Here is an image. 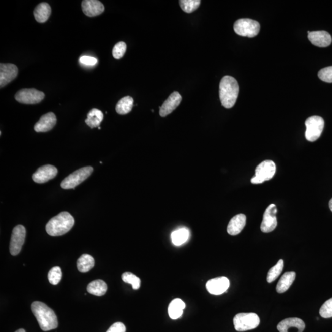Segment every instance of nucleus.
I'll use <instances>...</instances> for the list:
<instances>
[{
    "instance_id": "2eb2a0df",
    "label": "nucleus",
    "mask_w": 332,
    "mask_h": 332,
    "mask_svg": "<svg viewBox=\"0 0 332 332\" xmlns=\"http://www.w3.org/2000/svg\"><path fill=\"white\" fill-rule=\"evenodd\" d=\"M18 69L12 64H0V87L4 88L17 77Z\"/></svg>"
},
{
    "instance_id": "5701e85b",
    "label": "nucleus",
    "mask_w": 332,
    "mask_h": 332,
    "mask_svg": "<svg viewBox=\"0 0 332 332\" xmlns=\"http://www.w3.org/2000/svg\"><path fill=\"white\" fill-rule=\"evenodd\" d=\"M51 8L47 3H41L35 8L34 15L38 23H44L47 21L51 15Z\"/></svg>"
},
{
    "instance_id": "f3484780",
    "label": "nucleus",
    "mask_w": 332,
    "mask_h": 332,
    "mask_svg": "<svg viewBox=\"0 0 332 332\" xmlns=\"http://www.w3.org/2000/svg\"><path fill=\"white\" fill-rule=\"evenodd\" d=\"M56 122V116L53 113H46L41 117L40 120L35 125L34 130L37 132L50 131L55 126Z\"/></svg>"
},
{
    "instance_id": "b1692460",
    "label": "nucleus",
    "mask_w": 332,
    "mask_h": 332,
    "mask_svg": "<svg viewBox=\"0 0 332 332\" xmlns=\"http://www.w3.org/2000/svg\"><path fill=\"white\" fill-rule=\"evenodd\" d=\"M107 284L102 280H95L91 282L87 287V291L92 295L98 296L104 295L107 292Z\"/></svg>"
},
{
    "instance_id": "393cba45",
    "label": "nucleus",
    "mask_w": 332,
    "mask_h": 332,
    "mask_svg": "<svg viewBox=\"0 0 332 332\" xmlns=\"http://www.w3.org/2000/svg\"><path fill=\"white\" fill-rule=\"evenodd\" d=\"M190 231L186 228H179L171 233V241L176 246H181L189 240Z\"/></svg>"
},
{
    "instance_id": "20e7f679",
    "label": "nucleus",
    "mask_w": 332,
    "mask_h": 332,
    "mask_svg": "<svg viewBox=\"0 0 332 332\" xmlns=\"http://www.w3.org/2000/svg\"><path fill=\"white\" fill-rule=\"evenodd\" d=\"M260 323V317L255 313H239L233 319L236 331H245L256 328Z\"/></svg>"
},
{
    "instance_id": "f257e3e1",
    "label": "nucleus",
    "mask_w": 332,
    "mask_h": 332,
    "mask_svg": "<svg viewBox=\"0 0 332 332\" xmlns=\"http://www.w3.org/2000/svg\"><path fill=\"white\" fill-rule=\"evenodd\" d=\"M31 309L43 331H50L58 327V318L55 312L46 304L35 301L32 304Z\"/></svg>"
},
{
    "instance_id": "39448f33",
    "label": "nucleus",
    "mask_w": 332,
    "mask_h": 332,
    "mask_svg": "<svg viewBox=\"0 0 332 332\" xmlns=\"http://www.w3.org/2000/svg\"><path fill=\"white\" fill-rule=\"evenodd\" d=\"M276 172V164L271 160H264L256 168L255 175L251 179L253 184H260L273 179Z\"/></svg>"
},
{
    "instance_id": "423d86ee",
    "label": "nucleus",
    "mask_w": 332,
    "mask_h": 332,
    "mask_svg": "<svg viewBox=\"0 0 332 332\" xmlns=\"http://www.w3.org/2000/svg\"><path fill=\"white\" fill-rule=\"evenodd\" d=\"M260 30L259 23L250 19H240L234 24V31L240 36L254 37L258 34Z\"/></svg>"
},
{
    "instance_id": "c9c22d12",
    "label": "nucleus",
    "mask_w": 332,
    "mask_h": 332,
    "mask_svg": "<svg viewBox=\"0 0 332 332\" xmlns=\"http://www.w3.org/2000/svg\"><path fill=\"white\" fill-rule=\"evenodd\" d=\"M80 61L81 64L88 66H93L97 63V59L92 56H84L81 57Z\"/></svg>"
},
{
    "instance_id": "c756f323",
    "label": "nucleus",
    "mask_w": 332,
    "mask_h": 332,
    "mask_svg": "<svg viewBox=\"0 0 332 332\" xmlns=\"http://www.w3.org/2000/svg\"><path fill=\"white\" fill-rule=\"evenodd\" d=\"M200 0H181V1H179V5L182 10L187 13L195 12L200 7Z\"/></svg>"
},
{
    "instance_id": "bb28decb",
    "label": "nucleus",
    "mask_w": 332,
    "mask_h": 332,
    "mask_svg": "<svg viewBox=\"0 0 332 332\" xmlns=\"http://www.w3.org/2000/svg\"><path fill=\"white\" fill-rule=\"evenodd\" d=\"M94 265V258L88 254L81 255L77 261V267L81 273H87L93 268Z\"/></svg>"
},
{
    "instance_id": "72a5a7b5",
    "label": "nucleus",
    "mask_w": 332,
    "mask_h": 332,
    "mask_svg": "<svg viewBox=\"0 0 332 332\" xmlns=\"http://www.w3.org/2000/svg\"><path fill=\"white\" fill-rule=\"evenodd\" d=\"M321 317L328 319L332 317V298L325 302L320 309Z\"/></svg>"
},
{
    "instance_id": "9d476101",
    "label": "nucleus",
    "mask_w": 332,
    "mask_h": 332,
    "mask_svg": "<svg viewBox=\"0 0 332 332\" xmlns=\"http://www.w3.org/2000/svg\"><path fill=\"white\" fill-rule=\"evenodd\" d=\"M26 235V228L24 226L19 225L14 228L10 245L11 254L15 256L20 254L25 241Z\"/></svg>"
},
{
    "instance_id": "4be33fe9",
    "label": "nucleus",
    "mask_w": 332,
    "mask_h": 332,
    "mask_svg": "<svg viewBox=\"0 0 332 332\" xmlns=\"http://www.w3.org/2000/svg\"><path fill=\"white\" fill-rule=\"evenodd\" d=\"M186 306V304L181 299H174L168 307V314L171 319L176 320L181 317Z\"/></svg>"
},
{
    "instance_id": "ddd939ff",
    "label": "nucleus",
    "mask_w": 332,
    "mask_h": 332,
    "mask_svg": "<svg viewBox=\"0 0 332 332\" xmlns=\"http://www.w3.org/2000/svg\"><path fill=\"white\" fill-rule=\"evenodd\" d=\"M305 327L304 321L296 317L283 320L277 326L279 332H303Z\"/></svg>"
},
{
    "instance_id": "4c0bfd02",
    "label": "nucleus",
    "mask_w": 332,
    "mask_h": 332,
    "mask_svg": "<svg viewBox=\"0 0 332 332\" xmlns=\"http://www.w3.org/2000/svg\"><path fill=\"white\" fill-rule=\"evenodd\" d=\"M329 207H330V210L332 212V198L331 199L330 202H329Z\"/></svg>"
},
{
    "instance_id": "a878e982",
    "label": "nucleus",
    "mask_w": 332,
    "mask_h": 332,
    "mask_svg": "<svg viewBox=\"0 0 332 332\" xmlns=\"http://www.w3.org/2000/svg\"><path fill=\"white\" fill-rule=\"evenodd\" d=\"M103 115L101 111L98 109H92L88 114L85 122L91 129L99 127L103 121Z\"/></svg>"
},
{
    "instance_id": "f03ea898",
    "label": "nucleus",
    "mask_w": 332,
    "mask_h": 332,
    "mask_svg": "<svg viewBox=\"0 0 332 332\" xmlns=\"http://www.w3.org/2000/svg\"><path fill=\"white\" fill-rule=\"evenodd\" d=\"M239 87L235 78L225 76L220 81L219 96L223 107L231 108L235 105L238 99Z\"/></svg>"
},
{
    "instance_id": "f704fd0d",
    "label": "nucleus",
    "mask_w": 332,
    "mask_h": 332,
    "mask_svg": "<svg viewBox=\"0 0 332 332\" xmlns=\"http://www.w3.org/2000/svg\"><path fill=\"white\" fill-rule=\"evenodd\" d=\"M319 78L326 83H332V66L324 68L319 72Z\"/></svg>"
},
{
    "instance_id": "a211bd4d",
    "label": "nucleus",
    "mask_w": 332,
    "mask_h": 332,
    "mask_svg": "<svg viewBox=\"0 0 332 332\" xmlns=\"http://www.w3.org/2000/svg\"><path fill=\"white\" fill-rule=\"evenodd\" d=\"M308 39L313 45L319 47H327L332 42L331 35L326 31L308 32Z\"/></svg>"
},
{
    "instance_id": "e433bc0d",
    "label": "nucleus",
    "mask_w": 332,
    "mask_h": 332,
    "mask_svg": "<svg viewBox=\"0 0 332 332\" xmlns=\"http://www.w3.org/2000/svg\"><path fill=\"white\" fill-rule=\"evenodd\" d=\"M126 326L122 322H116L111 325L107 332H126Z\"/></svg>"
},
{
    "instance_id": "4468645a",
    "label": "nucleus",
    "mask_w": 332,
    "mask_h": 332,
    "mask_svg": "<svg viewBox=\"0 0 332 332\" xmlns=\"http://www.w3.org/2000/svg\"><path fill=\"white\" fill-rule=\"evenodd\" d=\"M58 174V170L52 165H45L38 169L32 176V179L38 184H43L54 179Z\"/></svg>"
},
{
    "instance_id": "58836bf2",
    "label": "nucleus",
    "mask_w": 332,
    "mask_h": 332,
    "mask_svg": "<svg viewBox=\"0 0 332 332\" xmlns=\"http://www.w3.org/2000/svg\"><path fill=\"white\" fill-rule=\"evenodd\" d=\"M15 332H26L25 330L23 328L19 329V330H16Z\"/></svg>"
},
{
    "instance_id": "cd10ccee",
    "label": "nucleus",
    "mask_w": 332,
    "mask_h": 332,
    "mask_svg": "<svg viewBox=\"0 0 332 332\" xmlns=\"http://www.w3.org/2000/svg\"><path fill=\"white\" fill-rule=\"evenodd\" d=\"M133 105H134V99L132 97L130 96L123 97L117 103L116 112L119 115H126L131 111Z\"/></svg>"
},
{
    "instance_id": "6e6552de",
    "label": "nucleus",
    "mask_w": 332,
    "mask_h": 332,
    "mask_svg": "<svg viewBox=\"0 0 332 332\" xmlns=\"http://www.w3.org/2000/svg\"><path fill=\"white\" fill-rule=\"evenodd\" d=\"M306 138L309 141H316L320 137L324 128L325 122L322 117L312 116L307 118L305 122Z\"/></svg>"
},
{
    "instance_id": "7ed1b4c3",
    "label": "nucleus",
    "mask_w": 332,
    "mask_h": 332,
    "mask_svg": "<svg viewBox=\"0 0 332 332\" xmlns=\"http://www.w3.org/2000/svg\"><path fill=\"white\" fill-rule=\"evenodd\" d=\"M75 220L72 215L62 212L52 218L46 225V231L49 235L59 236L65 235L72 229Z\"/></svg>"
},
{
    "instance_id": "6ab92c4d",
    "label": "nucleus",
    "mask_w": 332,
    "mask_h": 332,
    "mask_svg": "<svg viewBox=\"0 0 332 332\" xmlns=\"http://www.w3.org/2000/svg\"><path fill=\"white\" fill-rule=\"evenodd\" d=\"M82 10L84 15L88 17L99 16L104 12L105 7L98 0H84L82 2Z\"/></svg>"
},
{
    "instance_id": "9b49d317",
    "label": "nucleus",
    "mask_w": 332,
    "mask_h": 332,
    "mask_svg": "<svg viewBox=\"0 0 332 332\" xmlns=\"http://www.w3.org/2000/svg\"><path fill=\"white\" fill-rule=\"evenodd\" d=\"M276 206L271 204L266 208L261 224V230L263 233H270L276 229L277 225Z\"/></svg>"
},
{
    "instance_id": "ea45409f",
    "label": "nucleus",
    "mask_w": 332,
    "mask_h": 332,
    "mask_svg": "<svg viewBox=\"0 0 332 332\" xmlns=\"http://www.w3.org/2000/svg\"><path fill=\"white\" fill-rule=\"evenodd\" d=\"M98 128H99V129H101V127H98Z\"/></svg>"
},
{
    "instance_id": "c85d7f7f",
    "label": "nucleus",
    "mask_w": 332,
    "mask_h": 332,
    "mask_svg": "<svg viewBox=\"0 0 332 332\" xmlns=\"http://www.w3.org/2000/svg\"><path fill=\"white\" fill-rule=\"evenodd\" d=\"M284 268V261L283 260H279L276 265L269 269L266 277V280L268 283H271L276 281L277 277L281 274L282 271Z\"/></svg>"
},
{
    "instance_id": "aec40b11",
    "label": "nucleus",
    "mask_w": 332,
    "mask_h": 332,
    "mask_svg": "<svg viewBox=\"0 0 332 332\" xmlns=\"http://www.w3.org/2000/svg\"><path fill=\"white\" fill-rule=\"evenodd\" d=\"M246 224V216L244 214L236 215L231 219L227 227V231L230 235L235 236L240 233Z\"/></svg>"
},
{
    "instance_id": "412c9836",
    "label": "nucleus",
    "mask_w": 332,
    "mask_h": 332,
    "mask_svg": "<svg viewBox=\"0 0 332 332\" xmlns=\"http://www.w3.org/2000/svg\"><path fill=\"white\" fill-rule=\"evenodd\" d=\"M296 273L295 272H287L280 279L276 286L277 293H283L289 289L291 285L295 281Z\"/></svg>"
},
{
    "instance_id": "1a4fd4ad",
    "label": "nucleus",
    "mask_w": 332,
    "mask_h": 332,
    "mask_svg": "<svg viewBox=\"0 0 332 332\" xmlns=\"http://www.w3.org/2000/svg\"><path fill=\"white\" fill-rule=\"evenodd\" d=\"M43 92L35 89H23L19 91L15 95L16 101L23 104H37L42 101L45 98Z\"/></svg>"
},
{
    "instance_id": "dca6fc26",
    "label": "nucleus",
    "mask_w": 332,
    "mask_h": 332,
    "mask_svg": "<svg viewBox=\"0 0 332 332\" xmlns=\"http://www.w3.org/2000/svg\"><path fill=\"white\" fill-rule=\"evenodd\" d=\"M182 101V96L178 92H174L160 107L159 115L165 117L172 113Z\"/></svg>"
},
{
    "instance_id": "2f4dec72",
    "label": "nucleus",
    "mask_w": 332,
    "mask_h": 332,
    "mask_svg": "<svg viewBox=\"0 0 332 332\" xmlns=\"http://www.w3.org/2000/svg\"><path fill=\"white\" fill-rule=\"evenodd\" d=\"M62 271L59 266H54L48 273L49 282L52 285H58L62 279Z\"/></svg>"
},
{
    "instance_id": "f8f14e48",
    "label": "nucleus",
    "mask_w": 332,
    "mask_h": 332,
    "mask_svg": "<svg viewBox=\"0 0 332 332\" xmlns=\"http://www.w3.org/2000/svg\"><path fill=\"white\" fill-rule=\"evenodd\" d=\"M229 279L226 277H219L209 280L206 283V287L209 293L214 295H220L227 292L230 287Z\"/></svg>"
},
{
    "instance_id": "0eeeda50",
    "label": "nucleus",
    "mask_w": 332,
    "mask_h": 332,
    "mask_svg": "<svg viewBox=\"0 0 332 332\" xmlns=\"http://www.w3.org/2000/svg\"><path fill=\"white\" fill-rule=\"evenodd\" d=\"M92 172L93 168L91 166L81 168L67 177L62 182L61 186L64 189H74L88 179Z\"/></svg>"
},
{
    "instance_id": "7c9ffc66",
    "label": "nucleus",
    "mask_w": 332,
    "mask_h": 332,
    "mask_svg": "<svg viewBox=\"0 0 332 332\" xmlns=\"http://www.w3.org/2000/svg\"><path fill=\"white\" fill-rule=\"evenodd\" d=\"M122 279L124 282L131 284L134 290L139 289L141 286V280L139 277L130 272H126L122 274Z\"/></svg>"
},
{
    "instance_id": "473e14b6",
    "label": "nucleus",
    "mask_w": 332,
    "mask_h": 332,
    "mask_svg": "<svg viewBox=\"0 0 332 332\" xmlns=\"http://www.w3.org/2000/svg\"><path fill=\"white\" fill-rule=\"evenodd\" d=\"M127 45L124 42H119L114 46L113 49V56L116 59L122 58L126 53Z\"/></svg>"
}]
</instances>
